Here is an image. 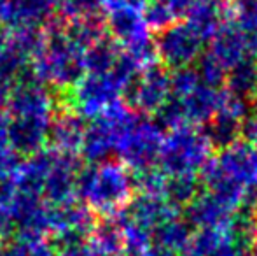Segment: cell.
Wrapping results in <instances>:
<instances>
[{
	"label": "cell",
	"mask_w": 257,
	"mask_h": 256,
	"mask_svg": "<svg viewBox=\"0 0 257 256\" xmlns=\"http://www.w3.org/2000/svg\"><path fill=\"white\" fill-rule=\"evenodd\" d=\"M212 127L213 128L210 130V140L213 144H229L234 139V135H236V128H238L236 114L226 113V116L219 114Z\"/></svg>",
	"instance_id": "6da1fadb"
}]
</instances>
